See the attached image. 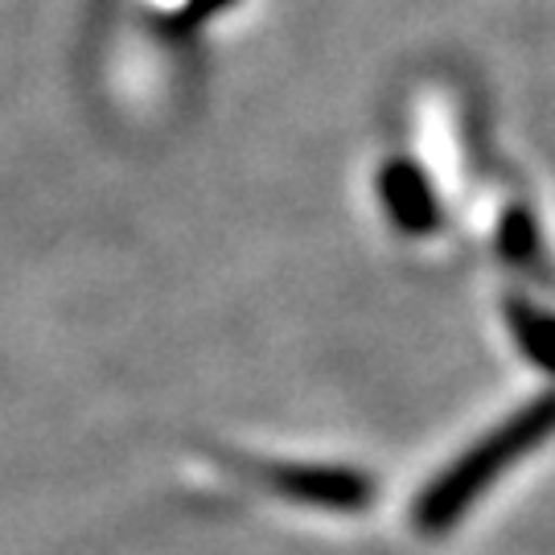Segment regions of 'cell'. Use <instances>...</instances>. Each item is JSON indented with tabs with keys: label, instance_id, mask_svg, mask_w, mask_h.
Wrapping results in <instances>:
<instances>
[{
	"label": "cell",
	"instance_id": "6da1fadb",
	"mask_svg": "<svg viewBox=\"0 0 555 555\" xmlns=\"http://www.w3.org/2000/svg\"><path fill=\"white\" fill-rule=\"evenodd\" d=\"M547 433V399H539L531 412H518L515 420H506L494 437H486L474 453H465L453 469L433 481V490L416 502V527L420 531H444L469 502H474L486 481H494L511 461H515L527 444H535Z\"/></svg>",
	"mask_w": 555,
	"mask_h": 555
},
{
	"label": "cell",
	"instance_id": "7a4b0ae2",
	"mask_svg": "<svg viewBox=\"0 0 555 555\" xmlns=\"http://www.w3.org/2000/svg\"><path fill=\"white\" fill-rule=\"evenodd\" d=\"M378 198H383V210L396 219L399 231H408V235H433L440 227L437 190L412 157H396L383 165Z\"/></svg>",
	"mask_w": 555,
	"mask_h": 555
},
{
	"label": "cell",
	"instance_id": "3957f363",
	"mask_svg": "<svg viewBox=\"0 0 555 555\" xmlns=\"http://www.w3.org/2000/svg\"><path fill=\"white\" fill-rule=\"evenodd\" d=\"M276 481L284 498H297L309 506H334V511H354L371 502V481L350 474V469H263Z\"/></svg>",
	"mask_w": 555,
	"mask_h": 555
},
{
	"label": "cell",
	"instance_id": "277c9868",
	"mask_svg": "<svg viewBox=\"0 0 555 555\" xmlns=\"http://www.w3.org/2000/svg\"><path fill=\"white\" fill-rule=\"evenodd\" d=\"M502 251L511 256V263H535L539 259L535 222H531L527 210H511L502 219Z\"/></svg>",
	"mask_w": 555,
	"mask_h": 555
},
{
	"label": "cell",
	"instance_id": "5b68a950",
	"mask_svg": "<svg viewBox=\"0 0 555 555\" xmlns=\"http://www.w3.org/2000/svg\"><path fill=\"white\" fill-rule=\"evenodd\" d=\"M231 4H235V0H185V9L173 17V25H178V29H194V25H202V21L227 13Z\"/></svg>",
	"mask_w": 555,
	"mask_h": 555
}]
</instances>
